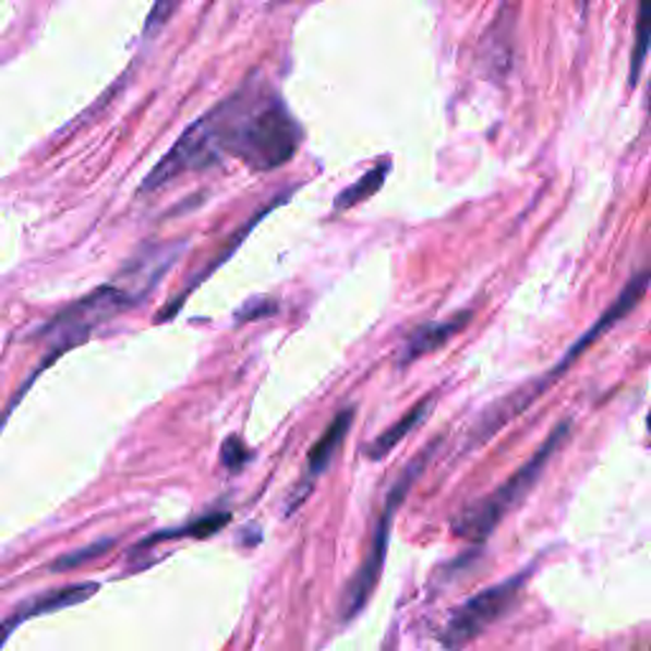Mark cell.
<instances>
[{
    "instance_id": "6da1fadb",
    "label": "cell",
    "mask_w": 651,
    "mask_h": 651,
    "mask_svg": "<svg viewBox=\"0 0 651 651\" xmlns=\"http://www.w3.org/2000/svg\"><path fill=\"white\" fill-rule=\"evenodd\" d=\"M301 141L303 130L286 99L265 76H252L183 130L143 179L141 194L164 189L179 176L206 171L225 158L242 160L252 171H273L296 156Z\"/></svg>"
},
{
    "instance_id": "7a4b0ae2",
    "label": "cell",
    "mask_w": 651,
    "mask_h": 651,
    "mask_svg": "<svg viewBox=\"0 0 651 651\" xmlns=\"http://www.w3.org/2000/svg\"><path fill=\"white\" fill-rule=\"evenodd\" d=\"M649 286H651V267L647 273H641V275H637V278H634L629 286L624 288V293L616 298L614 303L608 305L606 309V313H603V316L595 321V324L588 328V331L580 336V339L572 343V347L565 351V357L560 359V362L555 364V370L553 372H547L545 377L542 379H538L534 382V385H530V387H525V389H519V393H515V395H509V397H504L502 402H496V405H492V408H489L484 415H481V420L477 425H473V438H477V443H484L486 438H492V435L496 433V431H502V425L504 423H509V420H515L519 412H525L527 408H530V405L538 400V397L545 393V389L553 385V382L560 377V374H565L568 372V366L576 362V359L583 354V351L588 349V347H593L595 341L601 339L603 334H608V328L611 326H616L618 321L622 318H626L629 316V313L634 311V305H637L641 298L647 296V290H649Z\"/></svg>"
},
{
    "instance_id": "3957f363",
    "label": "cell",
    "mask_w": 651,
    "mask_h": 651,
    "mask_svg": "<svg viewBox=\"0 0 651 651\" xmlns=\"http://www.w3.org/2000/svg\"><path fill=\"white\" fill-rule=\"evenodd\" d=\"M568 435H570V420H565V423H560L553 433H550V438L542 443L538 454H534L522 469L511 473V477L504 481L496 492L484 496V499L469 504V507L454 519L456 538H463L471 542H484L486 538H492V532L499 527L502 519L532 492V486L540 481L542 471H545V466L550 463V458L557 454V448L563 446Z\"/></svg>"
},
{
    "instance_id": "277c9868",
    "label": "cell",
    "mask_w": 651,
    "mask_h": 651,
    "mask_svg": "<svg viewBox=\"0 0 651 651\" xmlns=\"http://www.w3.org/2000/svg\"><path fill=\"white\" fill-rule=\"evenodd\" d=\"M130 309H135V303L130 301L125 290H120L114 282H107V286H99L97 290H92L89 296H84L82 301L67 305V309L59 311L51 321H46L36 334L41 336V339H49V354L38 362L26 385L19 389V395H15L11 405H8V412L15 408V400L26 395L31 382H34L38 374L53 362V359L61 357L69 349L80 347V343L89 339L92 331H95L99 324H105V321H110L118 316V313Z\"/></svg>"
},
{
    "instance_id": "5b68a950",
    "label": "cell",
    "mask_w": 651,
    "mask_h": 651,
    "mask_svg": "<svg viewBox=\"0 0 651 651\" xmlns=\"http://www.w3.org/2000/svg\"><path fill=\"white\" fill-rule=\"evenodd\" d=\"M438 443L441 441H433L431 446H425L423 450H420V454L412 458L408 466H405V471L400 473V477H397L393 489H389L385 509H382V515L377 519V527H374L372 542H370V547H366L364 560H362V565H359V570L354 572V578H351L347 591H343L341 622H351V618H357L364 611L366 601L372 599L374 588H377L379 578H382V570H385L389 532H393V522H395L397 509H400V504L408 499L410 489L415 486L420 473L427 469V461L433 458L435 448H438Z\"/></svg>"
},
{
    "instance_id": "8992f818",
    "label": "cell",
    "mask_w": 651,
    "mask_h": 651,
    "mask_svg": "<svg viewBox=\"0 0 651 651\" xmlns=\"http://www.w3.org/2000/svg\"><path fill=\"white\" fill-rule=\"evenodd\" d=\"M530 572H519L515 578L502 580L486 591H481L458 606L454 611V616L448 618L446 629H443V649L446 651H461L463 647H469L479 634H484L489 626H494L502 616H507L515 603L522 593L525 580Z\"/></svg>"
},
{
    "instance_id": "52a82bcc",
    "label": "cell",
    "mask_w": 651,
    "mask_h": 651,
    "mask_svg": "<svg viewBox=\"0 0 651 651\" xmlns=\"http://www.w3.org/2000/svg\"><path fill=\"white\" fill-rule=\"evenodd\" d=\"M186 252V240L173 242H156L143 244L125 265L120 267L118 278L112 282L120 290H125L130 301L135 305L143 303L148 298L160 280L171 273V267L179 263V257Z\"/></svg>"
},
{
    "instance_id": "ba28073f",
    "label": "cell",
    "mask_w": 651,
    "mask_h": 651,
    "mask_svg": "<svg viewBox=\"0 0 651 651\" xmlns=\"http://www.w3.org/2000/svg\"><path fill=\"white\" fill-rule=\"evenodd\" d=\"M351 423H354V408L341 410L339 415L334 418V423L326 427V433L316 441V446H313L311 454H309V466H305L303 479L298 481L293 494H290V499L286 504V515H293V511L301 507L305 499H309V494H311L313 484H316V479L328 469V466H331L334 456L339 454L341 443L347 441Z\"/></svg>"
},
{
    "instance_id": "9c48e42d",
    "label": "cell",
    "mask_w": 651,
    "mask_h": 651,
    "mask_svg": "<svg viewBox=\"0 0 651 651\" xmlns=\"http://www.w3.org/2000/svg\"><path fill=\"white\" fill-rule=\"evenodd\" d=\"M469 321H471V311H458L446 321H433V324L418 326L415 331L408 336V341L402 343L400 357H397V364L408 366L415 362V359L438 351L443 343L454 339L456 334H461L463 328L469 326Z\"/></svg>"
},
{
    "instance_id": "30bf717a",
    "label": "cell",
    "mask_w": 651,
    "mask_h": 651,
    "mask_svg": "<svg viewBox=\"0 0 651 651\" xmlns=\"http://www.w3.org/2000/svg\"><path fill=\"white\" fill-rule=\"evenodd\" d=\"M97 591H99L97 583H74V586L53 588V591H46L41 595H36V599H31V601L23 603V606L15 608V614L8 616L5 637H11V631L15 629V626L28 622V618L53 614V611H61V608L80 606V603L89 601Z\"/></svg>"
},
{
    "instance_id": "8fae6325",
    "label": "cell",
    "mask_w": 651,
    "mask_h": 651,
    "mask_svg": "<svg viewBox=\"0 0 651 651\" xmlns=\"http://www.w3.org/2000/svg\"><path fill=\"white\" fill-rule=\"evenodd\" d=\"M288 196H290V194H282V196H278V198H275V202H270V204H267L263 212H257V214H255V217H252L250 221H244V227L240 229V232H237V234H232V237H229V240H227V248H221V250H219V255H217V257H214V260H212V263H209V265H206V267H204V270L196 275V278H191V282H189V286H186V288H183L179 296H176V298H171V303H168V309H166V311H160V313H158V316H156V324H160V321H168V318H173V316H176V313H179V309H181V305H183V301H186V298H189L191 293H194V290H196L198 286H202V282H204L206 278H209V275H212V273H217V270H219V267H221V265H225V260H229V257H232V255H234V252H237V248H240V242L244 240V237H248V234L252 232V229H255V225H257V221H260V219H263V217H265V214H270V212L275 209V206H278L280 202H286V198H288Z\"/></svg>"
},
{
    "instance_id": "7c38bea8",
    "label": "cell",
    "mask_w": 651,
    "mask_h": 651,
    "mask_svg": "<svg viewBox=\"0 0 651 651\" xmlns=\"http://www.w3.org/2000/svg\"><path fill=\"white\" fill-rule=\"evenodd\" d=\"M433 402H435V397H425V400H420L415 408L408 412V415H402L393 427H387L385 433L377 435V438H374L370 446L364 448V456L372 458V461H379V458L393 454V450L397 448V443H400L408 433L415 431V425H420L427 415H431Z\"/></svg>"
},
{
    "instance_id": "4fadbf2b",
    "label": "cell",
    "mask_w": 651,
    "mask_h": 651,
    "mask_svg": "<svg viewBox=\"0 0 651 651\" xmlns=\"http://www.w3.org/2000/svg\"><path fill=\"white\" fill-rule=\"evenodd\" d=\"M387 173H389V160H379L377 166L370 168L364 176H359V179L351 183L349 189H343L341 194L334 198V209L343 212V209H351V206L366 202V198H372L382 189Z\"/></svg>"
},
{
    "instance_id": "5bb4252c",
    "label": "cell",
    "mask_w": 651,
    "mask_h": 651,
    "mask_svg": "<svg viewBox=\"0 0 651 651\" xmlns=\"http://www.w3.org/2000/svg\"><path fill=\"white\" fill-rule=\"evenodd\" d=\"M229 519L232 515L229 511H217V515H206L202 519H196V522H191L189 527H181V530H168V532H156L150 534L148 540L141 542L135 550L141 547H148L153 542H160V540H179V538H196V540H204V538H212V534H217L221 527L229 525Z\"/></svg>"
},
{
    "instance_id": "9a60e30c",
    "label": "cell",
    "mask_w": 651,
    "mask_h": 651,
    "mask_svg": "<svg viewBox=\"0 0 651 651\" xmlns=\"http://www.w3.org/2000/svg\"><path fill=\"white\" fill-rule=\"evenodd\" d=\"M651 49V3L639 5V19H637V34H634V51H631V87L639 80L641 67H644L647 53Z\"/></svg>"
},
{
    "instance_id": "2e32d148",
    "label": "cell",
    "mask_w": 651,
    "mask_h": 651,
    "mask_svg": "<svg viewBox=\"0 0 651 651\" xmlns=\"http://www.w3.org/2000/svg\"><path fill=\"white\" fill-rule=\"evenodd\" d=\"M114 545V540H99V542H92V545L82 547V550H74V553H69L64 557H59L57 563L51 565L53 572H64V570H74L80 568V565L95 560V557L105 555L107 550H110Z\"/></svg>"
},
{
    "instance_id": "e0dca14e",
    "label": "cell",
    "mask_w": 651,
    "mask_h": 651,
    "mask_svg": "<svg viewBox=\"0 0 651 651\" xmlns=\"http://www.w3.org/2000/svg\"><path fill=\"white\" fill-rule=\"evenodd\" d=\"M273 313H278V303L273 301V298H250L248 303H242V309H237L234 313V324H250V321H257V318H267L273 316Z\"/></svg>"
},
{
    "instance_id": "ac0fdd59",
    "label": "cell",
    "mask_w": 651,
    "mask_h": 651,
    "mask_svg": "<svg viewBox=\"0 0 651 651\" xmlns=\"http://www.w3.org/2000/svg\"><path fill=\"white\" fill-rule=\"evenodd\" d=\"M250 450L244 443L237 438V435H229L225 441V446H221V463H225V469H229L232 473H237L240 469H244V463L250 461Z\"/></svg>"
},
{
    "instance_id": "d6986e66",
    "label": "cell",
    "mask_w": 651,
    "mask_h": 651,
    "mask_svg": "<svg viewBox=\"0 0 651 651\" xmlns=\"http://www.w3.org/2000/svg\"><path fill=\"white\" fill-rule=\"evenodd\" d=\"M647 120H649V125H651V82H649V87H647Z\"/></svg>"
},
{
    "instance_id": "ffe728a7",
    "label": "cell",
    "mask_w": 651,
    "mask_h": 651,
    "mask_svg": "<svg viewBox=\"0 0 651 651\" xmlns=\"http://www.w3.org/2000/svg\"><path fill=\"white\" fill-rule=\"evenodd\" d=\"M647 425H649V433H651V412H649V418H647Z\"/></svg>"
}]
</instances>
